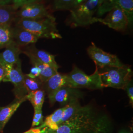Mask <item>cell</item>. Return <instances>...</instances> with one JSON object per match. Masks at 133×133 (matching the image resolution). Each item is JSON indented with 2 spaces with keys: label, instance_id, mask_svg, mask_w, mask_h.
Returning <instances> with one entry per match:
<instances>
[{
  "label": "cell",
  "instance_id": "obj_9",
  "mask_svg": "<svg viewBox=\"0 0 133 133\" xmlns=\"http://www.w3.org/2000/svg\"><path fill=\"white\" fill-rule=\"evenodd\" d=\"M83 96V93L77 88L65 86L48 95V98L51 105L57 102L65 106L74 101L79 100Z\"/></svg>",
  "mask_w": 133,
  "mask_h": 133
},
{
  "label": "cell",
  "instance_id": "obj_23",
  "mask_svg": "<svg viewBox=\"0 0 133 133\" xmlns=\"http://www.w3.org/2000/svg\"><path fill=\"white\" fill-rule=\"evenodd\" d=\"M24 84L28 94L35 91L43 89V83L38 77L32 78L24 75Z\"/></svg>",
  "mask_w": 133,
  "mask_h": 133
},
{
  "label": "cell",
  "instance_id": "obj_27",
  "mask_svg": "<svg viewBox=\"0 0 133 133\" xmlns=\"http://www.w3.org/2000/svg\"><path fill=\"white\" fill-rule=\"evenodd\" d=\"M125 90L126 91L128 95L130 104L133 107V81H130L125 88Z\"/></svg>",
  "mask_w": 133,
  "mask_h": 133
},
{
  "label": "cell",
  "instance_id": "obj_14",
  "mask_svg": "<svg viewBox=\"0 0 133 133\" xmlns=\"http://www.w3.org/2000/svg\"><path fill=\"white\" fill-rule=\"evenodd\" d=\"M14 42L19 47L36 43L39 38L24 29L16 27L13 29Z\"/></svg>",
  "mask_w": 133,
  "mask_h": 133
},
{
  "label": "cell",
  "instance_id": "obj_11",
  "mask_svg": "<svg viewBox=\"0 0 133 133\" xmlns=\"http://www.w3.org/2000/svg\"><path fill=\"white\" fill-rule=\"evenodd\" d=\"M65 86L74 88L68 74H62L58 72L43 83V90L48 96Z\"/></svg>",
  "mask_w": 133,
  "mask_h": 133
},
{
  "label": "cell",
  "instance_id": "obj_26",
  "mask_svg": "<svg viewBox=\"0 0 133 133\" xmlns=\"http://www.w3.org/2000/svg\"><path fill=\"white\" fill-rule=\"evenodd\" d=\"M42 0H12V6L14 10L18 9L23 5L33 3L41 2Z\"/></svg>",
  "mask_w": 133,
  "mask_h": 133
},
{
  "label": "cell",
  "instance_id": "obj_24",
  "mask_svg": "<svg viewBox=\"0 0 133 133\" xmlns=\"http://www.w3.org/2000/svg\"><path fill=\"white\" fill-rule=\"evenodd\" d=\"M53 3L56 10H71L78 5L76 0H53Z\"/></svg>",
  "mask_w": 133,
  "mask_h": 133
},
{
  "label": "cell",
  "instance_id": "obj_8",
  "mask_svg": "<svg viewBox=\"0 0 133 133\" xmlns=\"http://www.w3.org/2000/svg\"><path fill=\"white\" fill-rule=\"evenodd\" d=\"M97 22H100L116 31H123L129 24L128 20L123 11L115 5L104 18L97 17Z\"/></svg>",
  "mask_w": 133,
  "mask_h": 133
},
{
  "label": "cell",
  "instance_id": "obj_6",
  "mask_svg": "<svg viewBox=\"0 0 133 133\" xmlns=\"http://www.w3.org/2000/svg\"><path fill=\"white\" fill-rule=\"evenodd\" d=\"M5 70L4 82H11L14 85V92L17 100H20L28 94L24 84V75L23 74L21 62L14 65L6 66L4 68Z\"/></svg>",
  "mask_w": 133,
  "mask_h": 133
},
{
  "label": "cell",
  "instance_id": "obj_28",
  "mask_svg": "<svg viewBox=\"0 0 133 133\" xmlns=\"http://www.w3.org/2000/svg\"><path fill=\"white\" fill-rule=\"evenodd\" d=\"M40 71L38 68L36 66H33L31 69L30 73L26 74V76L32 78H36L39 76Z\"/></svg>",
  "mask_w": 133,
  "mask_h": 133
},
{
  "label": "cell",
  "instance_id": "obj_7",
  "mask_svg": "<svg viewBox=\"0 0 133 133\" xmlns=\"http://www.w3.org/2000/svg\"><path fill=\"white\" fill-rule=\"evenodd\" d=\"M87 51L97 68L103 69L105 67H121L125 66L116 55L105 52L97 47L93 42L87 48Z\"/></svg>",
  "mask_w": 133,
  "mask_h": 133
},
{
  "label": "cell",
  "instance_id": "obj_22",
  "mask_svg": "<svg viewBox=\"0 0 133 133\" xmlns=\"http://www.w3.org/2000/svg\"><path fill=\"white\" fill-rule=\"evenodd\" d=\"M82 106L79 100L74 101L66 105L63 112L61 124L70 119L72 116L76 114Z\"/></svg>",
  "mask_w": 133,
  "mask_h": 133
},
{
  "label": "cell",
  "instance_id": "obj_12",
  "mask_svg": "<svg viewBox=\"0 0 133 133\" xmlns=\"http://www.w3.org/2000/svg\"><path fill=\"white\" fill-rule=\"evenodd\" d=\"M21 52L20 47L14 42L6 47L3 52L0 53V64L5 68L21 62L19 55Z\"/></svg>",
  "mask_w": 133,
  "mask_h": 133
},
{
  "label": "cell",
  "instance_id": "obj_3",
  "mask_svg": "<svg viewBox=\"0 0 133 133\" xmlns=\"http://www.w3.org/2000/svg\"><path fill=\"white\" fill-rule=\"evenodd\" d=\"M105 0H87L71 10L69 23L74 27L88 26L97 22L94 16Z\"/></svg>",
  "mask_w": 133,
  "mask_h": 133
},
{
  "label": "cell",
  "instance_id": "obj_16",
  "mask_svg": "<svg viewBox=\"0 0 133 133\" xmlns=\"http://www.w3.org/2000/svg\"><path fill=\"white\" fill-rule=\"evenodd\" d=\"M26 51L31 53L40 61L47 64L57 70L60 67L55 61V56L54 55L45 51L38 49L34 46L29 48Z\"/></svg>",
  "mask_w": 133,
  "mask_h": 133
},
{
  "label": "cell",
  "instance_id": "obj_2",
  "mask_svg": "<svg viewBox=\"0 0 133 133\" xmlns=\"http://www.w3.org/2000/svg\"><path fill=\"white\" fill-rule=\"evenodd\" d=\"M16 27L28 31L39 38H62L57 28L56 19L53 16L40 19L17 18Z\"/></svg>",
  "mask_w": 133,
  "mask_h": 133
},
{
  "label": "cell",
  "instance_id": "obj_21",
  "mask_svg": "<svg viewBox=\"0 0 133 133\" xmlns=\"http://www.w3.org/2000/svg\"><path fill=\"white\" fill-rule=\"evenodd\" d=\"M14 10L12 6L0 5V25H10L15 19Z\"/></svg>",
  "mask_w": 133,
  "mask_h": 133
},
{
  "label": "cell",
  "instance_id": "obj_20",
  "mask_svg": "<svg viewBox=\"0 0 133 133\" xmlns=\"http://www.w3.org/2000/svg\"><path fill=\"white\" fill-rule=\"evenodd\" d=\"M113 4L116 5L123 11L128 20L129 24L133 20V0H109Z\"/></svg>",
  "mask_w": 133,
  "mask_h": 133
},
{
  "label": "cell",
  "instance_id": "obj_25",
  "mask_svg": "<svg viewBox=\"0 0 133 133\" xmlns=\"http://www.w3.org/2000/svg\"><path fill=\"white\" fill-rule=\"evenodd\" d=\"M43 116L42 109H35L32 127L38 126L40 124H43Z\"/></svg>",
  "mask_w": 133,
  "mask_h": 133
},
{
  "label": "cell",
  "instance_id": "obj_17",
  "mask_svg": "<svg viewBox=\"0 0 133 133\" xmlns=\"http://www.w3.org/2000/svg\"><path fill=\"white\" fill-rule=\"evenodd\" d=\"M66 105L56 110L53 114L46 117L42 125L38 128L47 127L52 130H56L60 125Z\"/></svg>",
  "mask_w": 133,
  "mask_h": 133
},
{
  "label": "cell",
  "instance_id": "obj_34",
  "mask_svg": "<svg viewBox=\"0 0 133 133\" xmlns=\"http://www.w3.org/2000/svg\"></svg>",
  "mask_w": 133,
  "mask_h": 133
},
{
  "label": "cell",
  "instance_id": "obj_19",
  "mask_svg": "<svg viewBox=\"0 0 133 133\" xmlns=\"http://www.w3.org/2000/svg\"><path fill=\"white\" fill-rule=\"evenodd\" d=\"M45 91L43 89H41L29 93L26 96V98L27 100L31 102L34 109H42L45 100Z\"/></svg>",
  "mask_w": 133,
  "mask_h": 133
},
{
  "label": "cell",
  "instance_id": "obj_4",
  "mask_svg": "<svg viewBox=\"0 0 133 133\" xmlns=\"http://www.w3.org/2000/svg\"><path fill=\"white\" fill-rule=\"evenodd\" d=\"M101 79L103 88L111 87L125 90L131 81L132 71L127 66L121 67H105L101 69Z\"/></svg>",
  "mask_w": 133,
  "mask_h": 133
},
{
  "label": "cell",
  "instance_id": "obj_18",
  "mask_svg": "<svg viewBox=\"0 0 133 133\" xmlns=\"http://www.w3.org/2000/svg\"><path fill=\"white\" fill-rule=\"evenodd\" d=\"M14 42L13 29L10 25H0V49Z\"/></svg>",
  "mask_w": 133,
  "mask_h": 133
},
{
  "label": "cell",
  "instance_id": "obj_31",
  "mask_svg": "<svg viewBox=\"0 0 133 133\" xmlns=\"http://www.w3.org/2000/svg\"><path fill=\"white\" fill-rule=\"evenodd\" d=\"M76 2L77 3V4L79 5V4H80L83 1H84V0H76Z\"/></svg>",
  "mask_w": 133,
  "mask_h": 133
},
{
  "label": "cell",
  "instance_id": "obj_32",
  "mask_svg": "<svg viewBox=\"0 0 133 133\" xmlns=\"http://www.w3.org/2000/svg\"><path fill=\"white\" fill-rule=\"evenodd\" d=\"M29 133V131H27V132H25V133Z\"/></svg>",
  "mask_w": 133,
  "mask_h": 133
},
{
  "label": "cell",
  "instance_id": "obj_1",
  "mask_svg": "<svg viewBox=\"0 0 133 133\" xmlns=\"http://www.w3.org/2000/svg\"><path fill=\"white\" fill-rule=\"evenodd\" d=\"M109 121L92 107L82 106L70 119L61 124L56 130L43 128L41 133H108Z\"/></svg>",
  "mask_w": 133,
  "mask_h": 133
},
{
  "label": "cell",
  "instance_id": "obj_13",
  "mask_svg": "<svg viewBox=\"0 0 133 133\" xmlns=\"http://www.w3.org/2000/svg\"><path fill=\"white\" fill-rule=\"evenodd\" d=\"M22 53L29 57L33 66H37L39 69L40 74L38 78L43 83L58 72V70L38 60L37 58L28 51H22Z\"/></svg>",
  "mask_w": 133,
  "mask_h": 133
},
{
  "label": "cell",
  "instance_id": "obj_30",
  "mask_svg": "<svg viewBox=\"0 0 133 133\" xmlns=\"http://www.w3.org/2000/svg\"><path fill=\"white\" fill-rule=\"evenodd\" d=\"M12 0H0V5H6L9 4Z\"/></svg>",
  "mask_w": 133,
  "mask_h": 133
},
{
  "label": "cell",
  "instance_id": "obj_29",
  "mask_svg": "<svg viewBox=\"0 0 133 133\" xmlns=\"http://www.w3.org/2000/svg\"><path fill=\"white\" fill-rule=\"evenodd\" d=\"M5 69L4 68V66L0 64V82L3 80L5 77Z\"/></svg>",
  "mask_w": 133,
  "mask_h": 133
},
{
  "label": "cell",
  "instance_id": "obj_15",
  "mask_svg": "<svg viewBox=\"0 0 133 133\" xmlns=\"http://www.w3.org/2000/svg\"><path fill=\"white\" fill-rule=\"evenodd\" d=\"M26 100L27 99L25 97L6 107L0 108V133L2 132L5 124L18 109L21 104Z\"/></svg>",
  "mask_w": 133,
  "mask_h": 133
},
{
  "label": "cell",
  "instance_id": "obj_10",
  "mask_svg": "<svg viewBox=\"0 0 133 133\" xmlns=\"http://www.w3.org/2000/svg\"><path fill=\"white\" fill-rule=\"evenodd\" d=\"M17 18L36 19L53 16L48 8L39 2L24 5L16 14Z\"/></svg>",
  "mask_w": 133,
  "mask_h": 133
},
{
  "label": "cell",
  "instance_id": "obj_33",
  "mask_svg": "<svg viewBox=\"0 0 133 133\" xmlns=\"http://www.w3.org/2000/svg\"><path fill=\"white\" fill-rule=\"evenodd\" d=\"M120 133H127V132H121Z\"/></svg>",
  "mask_w": 133,
  "mask_h": 133
},
{
  "label": "cell",
  "instance_id": "obj_5",
  "mask_svg": "<svg viewBox=\"0 0 133 133\" xmlns=\"http://www.w3.org/2000/svg\"><path fill=\"white\" fill-rule=\"evenodd\" d=\"M74 88H86L91 90L102 89L103 88L98 68L96 66L94 73L87 75L77 66H74L71 72L68 74Z\"/></svg>",
  "mask_w": 133,
  "mask_h": 133
}]
</instances>
